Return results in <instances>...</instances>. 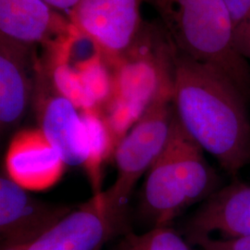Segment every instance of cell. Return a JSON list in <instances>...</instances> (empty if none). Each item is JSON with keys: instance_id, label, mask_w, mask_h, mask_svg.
Listing matches in <instances>:
<instances>
[{"instance_id": "5b68a950", "label": "cell", "mask_w": 250, "mask_h": 250, "mask_svg": "<svg viewBox=\"0 0 250 250\" xmlns=\"http://www.w3.org/2000/svg\"><path fill=\"white\" fill-rule=\"evenodd\" d=\"M35 102L38 128L66 165L84 168L88 159L87 135L81 110L55 88L44 68L36 72Z\"/></svg>"}, {"instance_id": "8992f818", "label": "cell", "mask_w": 250, "mask_h": 250, "mask_svg": "<svg viewBox=\"0 0 250 250\" xmlns=\"http://www.w3.org/2000/svg\"><path fill=\"white\" fill-rule=\"evenodd\" d=\"M142 1L80 0L71 12L72 21L107 55L122 58L140 36Z\"/></svg>"}, {"instance_id": "ffe728a7", "label": "cell", "mask_w": 250, "mask_h": 250, "mask_svg": "<svg viewBox=\"0 0 250 250\" xmlns=\"http://www.w3.org/2000/svg\"><path fill=\"white\" fill-rule=\"evenodd\" d=\"M101 250V249H99V250Z\"/></svg>"}, {"instance_id": "e0dca14e", "label": "cell", "mask_w": 250, "mask_h": 250, "mask_svg": "<svg viewBox=\"0 0 250 250\" xmlns=\"http://www.w3.org/2000/svg\"><path fill=\"white\" fill-rule=\"evenodd\" d=\"M201 250H250V236L236 238H215L201 236L189 242Z\"/></svg>"}, {"instance_id": "2e32d148", "label": "cell", "mask_w": 250, "mask_h": 250, "mask_svg": "<svg viewBox=\"0 0 250 250\" xmlns=\"http://www.w3.org/2000/svg\"><path fill=\"white\" fill-rule=\"evenodd\" d=\"M242 55L250 59V0H224Z\"/></svg>"}, {"instance_id": "9c48e42d", "label": "cell", "mask_w": 250, "mask_h": 250, "mask_svg": "<svg viewBox=\"0 0 250 250\" xmlns=\"http://www.w3.org/2000/svg\"><path fill=\"white\" fill-rule=\"evenodd\" d=\"M66 163L39 128L19 131L9 145L6 173L28 191H44L62 178Z\"/></svg>"}, {"instance_id": "277c9868", "label": "cell", "mask_w": 250, "mask_h": 250, "mask_svg": "<svg viewBox=\"0 0 250 250\" xmlns=\"http://www.w3.org/2000/svg\"><path fill=\"white\" fill-rule=\"evenodd\" d=\"M172 93L173 87L161 91L115 148L116 181L103 196L108 211L121 222L136 183L168 143L175 114Z\"/></svg>"}, {"instance_id": "ac0fdd59", "label": "cell", "mask_w": 250, "mask_h": 250, "mask_svg": "<svg viewBox=\"0 0 250 250\" xmlns=\"http://www.w3.org/2000/svg\"><path fill=\"white\" fill-rule=\"evenodd\" d=\"M52 9L72 12L80 0H42Z\"/></svg>"}, {"instance_id": "44dd1931", "label": "cell", "mask_w": 250, "mask_h": 250, "mask_svg": "<svg viewBox=\"0 0 250 250\" xmlns=\"http://www.w3.org/2000/svg\"></svg>"}, {"instance_id": "7a4b0ae2", "label": "cell", "mask_w": 250, "mask_h": 250, "mask_svg": "<svg viewBox=\"0 0 250 250\" xmlns=\"http://www.w3.org/2000/svg\"><path fill=\"white\" fill-rule=\"evenodd\" d=\"M175 50L217 68L250 101V66L224 0H150Z\"/></svg>"}, {"instance_id": "9a60e30c", "label": "cell", "mask_w": 250, "mask_h": 250, "mask_svg": "<svg viewBox=\"0 0 250 250\" xmlns=\"http://www.w3.org/2000/svg\"><path fill=\"white\" fill-rule=\"evenodd\" d=\"M83 87L92 103L99 108L106 105L113 95V76L100 61L91 60L77 68Z\"/></svg>"}, {"instance_id": "6da1fadb", "label": "cell", "mask_w": 250, "mask_h": 250, "mask_svg": "<svg viewBox=\"0 0 250 250\" xmlns=\"http://www.w3.org/2000/svg\"><path fill=\"white\" fill-rule=\"evenodd\" d=\"M172 104L184 129L227 173L250 164L249 101L224 72L175 50Z\"/></svg>"}, {"instance_id": "5bb4252c", "label": "cell", "mask_w": 250, "mask_h": 250, "mask_svg": "<svg viewBox=\"0 0 250 250\" xmlns=\"http://www.w3.org/2000/svg\"><path fill=\"white\" fill-rule=\"evenodd\" d=\"M116 250H192L187 239L170 226L153 227L142 234L128 233Z\"/></svg>"}, {"instance_id": "30bf717a", "label": "cell", "mask_w": 250, "mask_h": 250, "mask_svg": "<svg viewBox=\"0 0 250 250\" xmlns=\"http://www.w3.org/2000/svg\"><path fill=\"white\" fill-rule=\"evenodd\" d=\"M219 233L220 238L250 236V186L240 181L219 188L190 218L185 234L188 243Z\"/></svg>"}, {"instance_id": "8fae6325", "label": "cell", "mask_w": 250, "mask_h": 250, "mask_svg": "<svg viewBox=\"0 0 250 250\" xmlns=\"http://www.w3.org/2000/svg\"><path fill=\"white\" fill-rule=\"evenodd\" d=\"M30 46L0 38V127L5 134L20 124L33 100Z\"/></svg>"}, {"instance_id": "52a82bcc", "label": "cell", "mask_w": 250, "mask_h": 250, "mask_svg": "<svg viewBox=\"0 0 250 250\" xmlns=\"http://www.w3.org/2000/svg\"><path fill=\"white\" fill-rule=\"evenodd\" d=\"M73 210L72 207L42 201L7 175L0 178L2 246L28 247Z\"/></svg>"}, {"instance_id": "d6986e66", "label": "cell", "mask_w": 250, "mask_h": 250, "mask_svg": "<svg viewBox=\"0 0 250 250\" xmlns=\"http://www.w3.org/2000/svg\"><path fill=\"white\" fill-rule=\"evenodd\" d=\"M26 247H12V246H2L1 250H25Z\"/></svg>"}, {"instance_id": "3957f363", "label": "cell", "mask_w": 250, "mask_h": 250, "mask_svg": "<svg viewBox=\"0 0 250 250\" xmlns=\"http://www.w3.org/2000/svg\"><path fill=\"white\" fill-rule=\"evenodd\" d=\"M219 185L204 150L174 114L168 143L147 171L141 213L154 227L170 226L190 206L211 196Z\"/></svg>"}, {"instance_id": "ba28073f", "label": "cell", "mask_w": 250, "mask_h": 250, "mask_svg": "<svg viewBox=\"0 0 250 250\" xmlns=\"http://www.w3.org/2000/svg\"><path fill=\"white\" fill-rule=\"evenodd\" d=\"M108 211L103 192L66 215L25 250H98L122 225Z\"/></svg>"}, {"instance_id": "4fadbf2b", "label": "cell", "mask_w": 250, "mask_h": 250, "mask_svg": "<svg viewBox=\"0 0 250 250\" xmlns=\"http://www.w3.org/2000/svg\"><path fill=\"white\" fill-rule=\"evenodd\" d=\"M81 115L88 142V159L83 169L89 179L94 195H98L102 192L103 166L109 158L113 157L116 147L107 123L99 109L83 110L81 111Z\"/></svg>"}, {"instance_id": "7c38bea8", "label": "cell", "mask_w": 250, "mask_h": 250, "mask_svg": "<svg viewBox=\"0 0 250 250\" xmlns=\"http://www.w3.org/2000/svg\"><path fill=\"white\" fill-rule=\"evenodd\" d=\"M64 32L62 20L42 0H0V38L32 47Z\"/></svg>"}]
</instances>
